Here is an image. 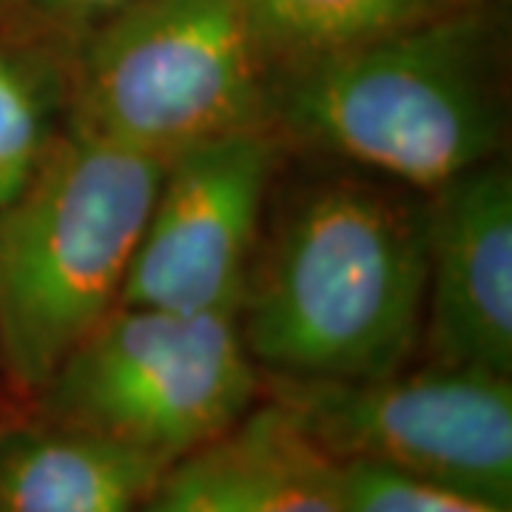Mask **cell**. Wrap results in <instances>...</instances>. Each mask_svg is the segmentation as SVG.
<instances>
[{
	"mask_svg": "<svg viewBox=\"0 0 512 512\" xmlns=\"http://www.w3.org/2000/svg\"><path fill=\"white\" fill-rule=\"evenodd\" d=\"M66 126L151 157L268 128V66L239 0H140L66 52Z\"/></svg>",
	"mask_w": 512,
	"mask_h": 512,
	"instance_id": "cell-4",
	"label": "cell"
},
{
	"mask_svg": "<svg viewBox=\"0 0 512 512\" xmlns=\"http://www.w3.org/2000/svg\"><path fill=\"white\" fill-rule=\"evenodd\" d=\"M342 484L345 512H512L476 495L359 461L342 464Z\"/></svg>",
	"mask_w": 512,
	"mask_h": 512,
	"instance_id": "cell-13",
	"label": "cell"
},
{
	"mask_svg": "<svg viewBox=\"0 0 512 512\" xmlns=\"http://www.w3.org/2000/svg\"><path fill=\"white\" fill-rule=\"evenodd\" d=\"M262 399L237 313L117 305L60 362L32 413L163 464L222 439Z\"/></svg>",
	"mask_w": 512,
	"mask_h": 512,
	"instance_id": "cell-5",
	"label": "cell"
},
{
	"mask_svg": "<svg viewBox=\"0 0 512 512\" xmlns=\"http://www.w3.org/2000/svg\"><path fill=\"white\" fill-rule=\"evenodd\" d=\"M299 160V174L285 163L276 174L239 299L254 365L288 379H367L410 365L424 319L427 194Z\"/></svg>",
	"mask_w": 512,
	"mask_h": 512,
	"instance_id": "cell-1",
	"label": "cell"
},
{
	"mask_svg": "<svg viewBox=\"0 0 512 512\" xmlns=\"http://www.w3.org/2000/svg\"><path fill=\"white\" fill-rule=\"evenodd\" d=\"M285 157L271 128L220 134L168 157L120 305L237 313Z\"/></svg>",
	"mask_w": 512,
	"mask_h": 512,
	"instance_id": "cell-7",
	"label": "cell"
},
{
	"mask_svg": "<svg viewBox=\"0 0 512 512\" xmlns=\"http://www.w3.org/2000/svg\"><path fill=\"white\" fill-rule=\"evenodd\" d=\"M464 0H239L268 72L308 63Z\"/></svg>",
	"mask_w": 512,
	"mask_h": 512,
	"instance_id": "cell-12",
	"label": "cell"
},
{
	"mask_svg": "<svg viewBox=\"0 0 512 512\" xmlns=\"http://www.w3.org/2000/svg\"><path fill=\"white\" fill-rule=\"evenodd\" d=\"M262 396L339 464H373L512 510V376L424 359L367 379L262 373Z\"/></svg>",
	"mask_w": 512,
	"mask_h": 512,
	"instance_id": "cell-6",
	"label": "cell"
},
{
	"mask_svg": "<svg viewBox=\"0 0 512 512\" xmlns=\"http://www.w3.org/2000/svg\"><path fill=\"white\" fill-rule=\"evenodd\" d=\"M165 470L157 458L32 413L0 430V512H140Z\"/></svg>",
	"mask_w": 512,
	"mask_h": 512,
	"instance_id": "cell-9",
	"label": "cell"
},
{
	"mask_svg": "<svg viewBox=\"0 0 512 512\" xmlns=\"http://www.w3.org/2000/svg\"><path fill=\"white\" fill-rule=\"evenodd\" d=\"M430 362L512 376V168L478 165L427 194L421 348Z\"/></svg>",
	"mask_w": 512,
	"mask_h": 512,
	"instance_id": "cell-8",
	"label": "cell"
},
{
	"mask_svg": "<svg viewBox=\"0 0 512 512\" xmlns=\"http://www.w3.org/2000/svg\"><path fill=\"white\" fill-rule=\"evenodd\" d=\"M165 163L66 126L0 211V373L20 399L120 305Z\"/></svg>",
	"mask_w": 512,
	"mask_h": 512,
	"instance_id": "cell-3",
	"label": "cell"
},
{
	"mask_svg": "<svg viewBox=\"0 0 512 512\" xmlns=\"http://www.w3.org/2000/svg\"><path fill=\"white\" fill-rule=\"evenodd\" d=\"M140 0H0V32L69 52L80 37Z\"/></svg>",
	"mask_w": 512,
	"mask_h": 512,
	"instance_id": "cell-14",
	"label": "cell"
},
{
	"mask_svg": "<svg viewBox=\"0 0 512 512\" xmlns=\"http://www.w3.org/2000/svg\"><path fill=\"white\" fill-rule=\"evenodd\" d=\"M510 37V0H464L268 72V128L291 154L430 194L504 157Z\"/></svg>",
	"mask_w": 512,
	"mask_h": 512,
	"instance_id": "cell-2",
	"label": "cell"
},
{
	"mask_svg": "<svg viewBox=\"0 0 512 512\" xmlns=\"http://www.w3.org/2000/svg\"><path fill=\"white\" fill-rule=\"evenodd\" d=\"M194 458L222 512H345L342 464L265 396Z\"/></svg>",
	"mask_w": 512,
	"mask_h": 512,
	"instance_id": "cell-10",
	"label": "cell"
},
{
	"mask_svg": "<svg viewBox=\"0 0 512 512\" xmlns=\"http://www.w3.org/2000/svg\"><path fill=\"white\" fill-rule=\"evenodd\" d=\"M140 512H222L197 458L188 456L165 470Z\"/></svg>",
	"mask_w": 512,
	"mask_h": 512,
	"instance_id": "cell-15",
	"label": "cell"
},
{
	"mask_svg": "<svg viewBox=\"0 0 512 512\" xmlns=\"http://www.w3.org/2000/svg\"><path fill=\"white\" fill-rule=\"evenodd\" d=\"M66 52L0 32V211L35 180L66 131Z\"/></svg>",
	"mask_w": 512,
	"mask_h": 512,
	"instance_id": "cell-11",
	"label": "cell"
}]
</instances>
